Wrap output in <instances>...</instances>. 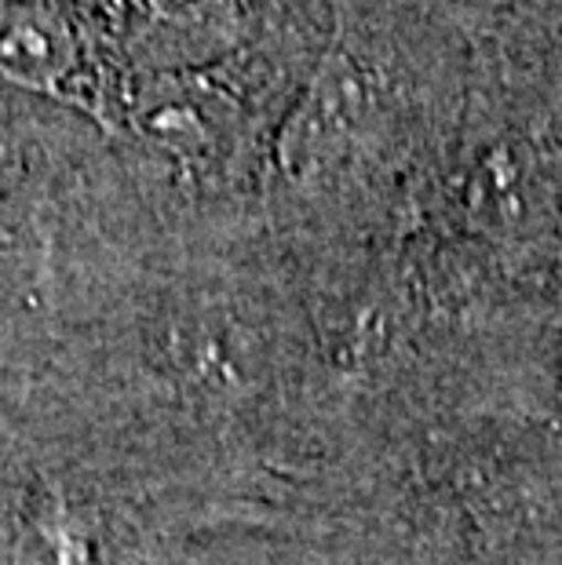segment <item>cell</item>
I'll return each mask as SVG.
<instances>
[{
    "label": "cell",
    "mask_w": 562,
    "mask_h": 565,
    "mask_svg": "<svg viewBox=\"0 0 562 565\" xmlns=\"http://www.w3.org/2000/svg\"><path fill=\"white\" fill-rule=\"evenodd\" d=\"M77 66V33L59 11L26 4V0L0 4V77L26 92L70 99V81Z\"/></svg>",
    "instance_id": "cell-1"
},
{
    "label": "cell",
    "mask_w": 562,
    "mask_h": 565,
    "mask_svg": "<svg viewBox=\"0 0 562 565\" xmlns=\"http://www.w3.org/2000/svg\"><path fill=\"white\" fill-rule=\"evenodd\" d=\"M212 0H150V8L158 11L161 19H198V15H205Z\"/></svg>",
    "instance_id": "cell-2"
}]
</instances>
